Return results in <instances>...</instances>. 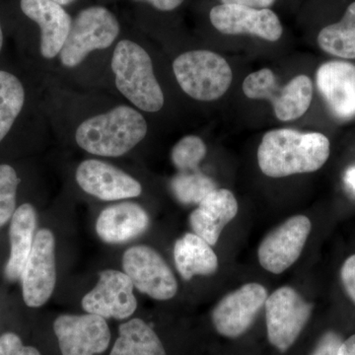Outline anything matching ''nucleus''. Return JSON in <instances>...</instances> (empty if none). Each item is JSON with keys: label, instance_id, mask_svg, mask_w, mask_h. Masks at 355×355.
Returning a JSON list of instances; mask_svg holds the SVG:
<instances>
[{"label": "nucleus", "instance_id": "17", "mask_svg": "<svg viewBox=\"0 0 355 355\" xmlns=\"http://www.w3.org/2000/svg\"><path fill=\"white\" fill-rule=\"evenodd\" d=\"M21 10L41 29V53L51 60L64 48L72 20L64 7L51 0H21Z\"/></svg>", "mask_w": 355, "mask_h": 355}, {"label": "nucleus", "instance_id": "2", "mask_svg": "<svg viewBox=\"0 0 355 355\" xmlns=\"http://www.w3.org/2000/svg\"><path fill=\"white\" fill-rule=\"evenodd\" d=\"M147 123L132 107H116L87 119L76 130V140L83 150L103 157H120L146 137Z\"/></svg>", "mask_w": 355, "mask_h": 355}, {"label": "nucleus", "instance_id": "25", "mask_svg": "<svg viewBox=\"0 0 355 355\" xmlns=\"http://www.w3.org/2000/svg\"><path fill=\"white\" fill-rule=\"evenodd\" d=\"M171 188L177 200L184 205H198L217 189L214 180L198 171L180 173L173 178Z\"/></svg>", "mask_w": 355, "mask_h": 355}, {"label": "nucleus", "instance_id": "18", "mask_svg": "<svg viewBox=\"0 0 355 355\" xmlns=\"http://www.w3.org/2000/svg\"><path fill=\"white\" fill-rule=\"evenodd\" d=\"M198 205L189 218L191 227L195 234L214 246L224 227L237 216V200L227 189H216Z\"/></svg>", "mask_w": 355, "mask_h": 355}, {"label": "nucleus", "instance_id": "32", "mask_svg": "<svg viewBox=\"0 0 355 355\" xmlns=\"http://www.w3.org/2000/svg\"><path fill=\"white\" fill-rule=\"evenodd\" d=\"M137 1L148 2L154 8L160 11H172L181 6L184 0H137Z\"/></svg>", "mask_w": 355, "mask_h": 355}, {"label": "nucleus", "instance_id": "7", "mask_svg": "<svg viewBox=\"0 0 355 355\" xmlns=\"http://www.w3.org/2000/svg\"><path fill=\"white\" fill-rule=\"evenodd\" d=\"M268 338L273 347L286 352L309 321L312 305L291 286H282L265 303Z\"/></svg>", "mask_w": 355, "mask_h": 355}, {"label": "nucleus", "instance_id": "9", "mask_svg": "<svg viewBox=\"0 0 355 355\" xmlns=\"http://www.w3.org/2000/svg\"><path fill=\"white\" fill-rule=\"evenodd\" d=\"M123 272L133 286L155 300L176 296L178 282L171 268L153 248L137 245L128 248L123 256Z\"/></svg>", "mask_w": 355, "mask_h": 355}, {"label": "nucleus", "instance_id": "1", "mask_svg": "<svg viewBox=\"0 0 355 355\" xmlns=\"http://www.w3.org/2000/svg\"><path fill=\"white\" fill-rule=\"evenodd\" d=\"M330 153V140L323 133L279 128L263 135L258 163L266 176L284 178L318 171Z\"/></svg>", "mask_w": 355, "mask_h": 355}, {"label": "nucleus", "instance_id": "27", "mask_svg": "<svg viewBox=\"0 0 355 355\" xmlns=\"http://www.w3.org/2000/svg\"><path fill=\"white\" fill-rule=\"evenodd\" d=\"M20 179L12 166L0 165V228L12 218Z\"/></svg>", "mask_w": 355, "mask_h": 355}, {"label": "nucleus", "instance_id": "20", "mask_svg": "<svg viewBox=\"0 0 355 355\" xmlns=\"http://www.w3.org/2000/svg\"><path fill=\"white\" fill-rule=\"evenodd\" d=\"M37 212L32 205L24 203L14 212L9 227L10 256L6 266V279L10 282L20 279L35 241Z\"/></svg>", "mask_w": 355, "mask_h": 355}, {"label": "nucleus", "instance_id": "21", "mask_svg": "<svg viewBox=\"0 0 355 355\" xmlns=\"http://www.w3.org/2000/svg\"><path fill=\"white\" fill-rule=\"evenodd\" d=\"M211 247L195 233H187L177 240L174 246L175 265L184 280L216 272L218 258Z\"/></svg>", "mask_w": 355, "mask_h": 355}, {"label": "nucleus", "instance_id": "28", "mask_svg": "<svg viewBox=\"0 0 355 355\" xmlns=\"http://www.w3.org/2000/svg\"><path fill=\"white\" fill-rule=\"evenodd\" d=\"M0 355H42L36 347L25 345L14 333L0 336Z\"/></svg>", "mask_w": 355, "mask_h": 355}, {"label": "nucleus", "instance_id": "16", "mask_svg": "<svg viewBox=\"0 0 355 355\" xmlns=\"http://www.w3.org/2000/svg\"><path fill=\"white\" fill-rule=\"evenodd\" d=\"M317 88L328 108L342 121L355 116V65L345 60L324 62L316 72Z\"/></svg>", "mask_w": 355, "mask_h": 355}, {"label": "nucleus", "instance_id": "22", "mask_svg": "<svg viewBox=\"0 0 355 355\" xmlns=\"http://www.w3.org/2000/svg\"><path fill=\"white\" fill-rule=\"evenodd\" d=\"M111 355H167L160 338L144 320L121 324Z\"/></svg>", "mask_w": 355, "mask_h": 355}, {"label": "nucleus", "instance_id": "10", "mask_svg": "<svg viewBox=\"0 0 355 355\" xmlns=\"http://www.w3.org/2000/svg\"><path fill=\"white\" fill-rule=\"evenodd\" d=\"M53 331L62 355H95L108 349L111 331L106 319L94 314L60 315Z\"/></svg>", "mask_w": 355, "mask_h": 355}, {"label": "nucleus", "instance_id": "13", "mask_svg": "<svg viewBox=\"0 0 355 355\" xmlns=\"http://www.w3.org/2000/svg\"><path fill=\"white\" fill-rule=\"evenodd\" d=\"M268 292L260 284L252 282L230 292L212 311L216 331L227 338H237L249 330L263 307Z\"/></svg>", "mask_w": 355, "mask_h": 355}, {"label": "nucleus", "instance_id": "12", "mask_svg": "<svg viewBox=\"0 0 355 355\" xmlns=\"http://www.w3.org/2000/svg\"><path fill=\"white\" fill-rule=\"evenodd\" d=\"M132 280L123 272L105 270L92 291L83 298V310L104 319L125 320L135 314L137 300Z\"/></svg>", "mask_w": 355, "mask_h": 355}, {"label": "nucleus", "instance_id": "3", "mask_svg": "<svg viewBox=\"0 0 355 355\" xmlns=\"http://www.w3.org/2000/svg\"><path fill=\"white\" fill-rule=\"evenodd\" d=\"M116 88L137 108L148 113L164 106V94L154 74L153 60L142 46L130 40L119 42L112 58Z\"/></svg>", "mask_w": 355, "mask_h": 355}, {"label": "nucleus", "instance_id": "30", "mask_svg": "<svg viewBox=\"0 0 355 355\" xmlns=\"http://www.w3.org/2000/svg\"><path fill=\"white\" fill-rule=\"evenodd\" d=\"M342 343L338 334L329 331L320 338L317 347L311 355H338Z\"/></svg>", "mask_w": 355, "mask_h": 355}, {"label": "nucleus", "instance_id": "35", "mask_svg": "<svg viewBox=\"0 0 355 355\" xmlns=\"http://www.w3.org/2000/svg\"><path fill=\"white\" fill-rule=\"evenodd\" d=\"M51 1L55 2V3L64 6H67V4L71 3V2H73L74 0H51Z\"/></svg>", "mask_w": 355, "mask_h": 355}, {"label": "nucleus", "instance_id": "29", "mask_svg": "<svg viewBox=\"0 0 355 355\" xmlns=\"http://www.w3.org/2000/svg\"><path fill=\"white\" fill-rule=\"evenodd\" d=\"M343 288L355 304V254L345 260L340 268Z\"/></svg>", "mask_w": 355, "mask_h": 355}, {"label": "nucleus", "instance_id": "34", "mask_svg": "<svg viewBox=\"0 0 355 355\" xmlns=\"http://www.w3.org/2000/svg\"><path fill=\"white\" fill-rule=\"evenodd\" d=\"M345 181L355 191V167L350 168L345 175Z\"/></svg>", "mask_w": 355, "mask_h": 355}, {"label": "nucleus", "instance_id": "8", "mask_svg": "<svg viewBox=\"0 0 355 355\" xmlns=\"http://www.w3.org/2000/svg\"><path fill=\"white\" fill-rule=\"evenodd\" d=\"M20 279L28 307H42L50 300L57 284L55 238L50 229H40L36 233Z\"/></svg>", "mask_w": 355, "mask_h": 355}, {"label": "nucleus", "instance_id": "24", "mask_svg": "<svg viewBox=\"0 0 355 355\" xmlns=\"http://www.w3.org/2000/svg\"><path fill=\"white\" fill-rule=\"evenodd\" d=\"M25 103V90L19 79L0 70V142L8 135Z\"/></svg>", "mask_w": 355, "mask_h": 355}, {"label": "nucleus", "instance_id": "15", "mask_svg": "<svg viewBox=\"0 0 355 355\" xmlns=\"http://www.w3.org/2000/svg\"><path fill=\"white\" fill-rule=\"evenodd\" d=\"M76 178L83 191L106 202L137 198L142 193L141 184L137 179L98 159L81 162Z\"/></svg>", "mask_w": 355, "mask_h": 355}, {"label": "nucleus", "instance_id": "19", "mask_svg": "<svg viewBox=\"0 0 355 355\" xmlns=\"http://www.w3.org/2000/svg\"><path fill=\"white\" fill-rule=\"evenodd\" d=\"M149 224L150 218L144 207L135 202H121L102 210L95 228L103 242L121 244L144 234Z\"/></svg>", "mask_w": 355, "mask_h": 355}, {"label": "nucleus", "instance_id": "36", "mask_svg": "<svg viewBox=\"0 0 355 355\" xmlns=\"http://www.w3.org/2000/svg\"><path fill=\"white\" fill-rule=\"evenodd\" d=\"M3 46V32H2L1 24H0V51Z\"/></svg>", "mask_w": 355, "mask_h": 355}, {"label": "nucleus", "instance_id": "33", "mask_svg": "<svg viewBox=\"0 0 355 355\" xmlns=\"http://www.w3.org/2000/svg\"><path fill=\"white\" fill-rule=\"evenodd\" d=\"M338 355H355V335L342 343Z\"/></svg>", "mask_w": 355, "mask_h": 355}, {"label": "nucleus", "instance_id": "4", "mask_svg": "<svg viewBox=\"0 0 355 355\" xmlns=\"http://www.w3.org/2000/svg\"><path fill=\"white\" fill-rule=\"evenodd\" d=\"M173 71L184 92L202 102L221 98L233 79L232 69L225 58L205 50L182 53L173 62Z\"/></svg>", "mask_w": 355, "mask_h": 355}, {"label": "nucleus", "instance_id": "11", "mask_svg": "<svg viewBox=\"0 0 355 355\" xmlns=\"http://www.w3.org/2000/svg\"><path fill=\"white\" fill-rule=\"evenodd\" d=\"M311 229L310 219L304 216L291 217L273 229L259 247L261 266L275 275L291 268L301 256Z\"/></svg>", "mask_w": 355, "mask_h": 355}, {"label": "nucleus", "instance_id": "5", "mask_svg": "<svg viewBox=\"0 0 355 355\" xmlns=\"http://www.w3.org/2000/svg\"><path fill=\"white\" fill-rule=\"evenodd\" d=\"M243 92L254 100H268L275 116L282 121L301 118L310 108L313 99V83L310 77L298 76L280 87L277 77L270 69L249 74L243 83Z\"/></svg>", "mask_w": 355, "mask_h": 355}, {"label": "nucleus", "instance_id": "23", "mask_svg": "<svg viewBox=\"0 0 355 355\" xmlns=\"http://www.w3.org/2000/svg\"><path fill=\"white\" fill-rule=\"evenodd\" d=\"M318 44L329 55L345 60H355V1L340 22L323 28L318 35Z\"/></svg>", "mask_w": 355, "mask_h": 355}, {"label": "nucleus", "instance_id": "14", "mask_svg": "<svg viewBox=\"0 0 355 355\" xmlns=\"http://www.w3.org/2000/svg\"><path fill=\"white\" fill-rule=\"evenodd\" d=\"M209 18L217 31L225 35H252L277 42L284 33L279 16L268 8L222 3L210 10Z\"/></svg>", "mask_w": 355, "mask_h": 355}, {"label": "nucleus", "instance_id": "6", "mask_svg": "<svg viewBox=\"0 0 355 355\" xmlns=\"http://www.w3.org/2000/svg\"><path fill=\"white\" fill-rule=\"evenodd\" d=\"M120 34V24L111 11L102 6H92L77 14L71 29L60 53L65 67L73 69L81 64L89 53L105 50Z\"/></svg>", "mask_w": 355, "mask_h": 355}, {"label": "nucleus", "instance_id": "26", "mask_svg": "<svg viewBox=\"0 0 355 355\" xmlns=\"http://www.w3.org/2000/svg\"><path fill=\"white\" fill-rule=\"evenodd\" d=\"M207 153V146L200 137L187 135L173 147L171 160L180 172L198 171Z\"/></svg>", "mask_w": 355, "mask_h": 355}, {"label": "nucleus", "instance_id": "31", "mask_svg": "<svg viewBox=\"0 0 355 355\" xmlns=\"http://www.w3.org/2000/svg\"><path fill=\"white\" fill-rule=\"evenodd\" d=\"M275 0H221L223 4H237L256 9H266L272 6Z\"/></svg>", "mask_w": 355, "mask_h": 355}]
</instances>
